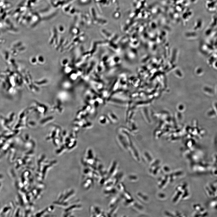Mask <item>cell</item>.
Returning a JSON list of instances; mask_svg holds the SVG:
<instances>
[{
	"instance_id": "1",
	"label": "cell",
	"mask_w": 217,
	"mask_h": 217,
	"mask_svg": "<svg viewBox=\"0 0 217 217\" xmlns=\"http://www.w3.org/2000/svg\"><path fill=\"white\" fill-rule=\"evenodd\" d=\"M205 190L206 194L209 197H217V187L214 184H208L205 186Z\"/></svg>"
},
{
	"instance_id": "3",
	"label": "cell",
	"mask_w": 217,
	"mask_h": 217,
	"mask_svg": "<svg viewBox=\"0 0 217 217\" xmlns=\"http://www.w3.org/2000/svg\"><path fill=\"white\" fill-rule=\"evenodd\" d=\"M212 110V109L210 110L207 112V115L210 117H214L215 115H217L215 110Z\"/></svg>"
},
{
	"instance_id": "4",
	"label": "cell",
	"mask_w": 217,
	"mask_h": 217,
	"mask_svg": "<svg viewBox=\"0 0 217 217\" xmlns=\"http://www.w3.org/2000/svg\"><path fill=\"white\" fill-rule=\"evenodd\" d=\"M213 106L214 107V110L215 111L216 115H217V104L215 103L214 104Z\"/></svg>"
},
{
	"instance_id": "2",
	"label": "cell",
	"mask_w": 217,
	"mask_h": 217,
	"mask_svg": "<svg viewBox=\"0 0 217 217\" xmlns=\"http://www.w3.org/2000/svg\"><path fill=\"white\" fill-rule=\"evenodd\" d=\"M209 206L211 208L217 209V199L210 202Z\"/></svg>"
}]
</instances>
